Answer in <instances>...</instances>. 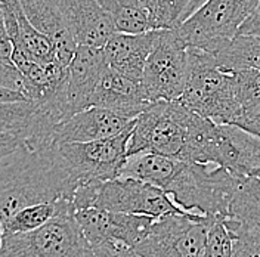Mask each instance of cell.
I'll list each match as a JSON object with an SVG mask.
<instances>
[{
    "mask_svg": "<svg viewBox=\"0 0 260 257\" xmlns=\"http://www.w3.org/2000/svg\"><path fill=\"white\" fill-rule=\"evenodd\" d=\"M188 48L173 28H158L148 56L142 83L151 102L178 101L183 93Z\"/></svg>",
    "mask_w": 260,
    "mask_h": 257,
    "instance_id": "obj_8",
    "label": "cell"
},
{
    "mask_svg": "<svg viewBox=\"0 0 260 257\" xmlns=\"http://www.w3.org/2000/svg\"><path fill=\"white\" fill-rule=\"evenodd\" d=\"M195 114L180 99L152 102L135 118L127 157L151 152L185 160Z\"/></svg>",
    "mask_w": 260,
    "mask_h": 257,
    "instance_id": "obj_3",
    "label": "cell"
},
{
    "mask_svg": "<svg viewBox=\"0 0 260 257\" xmlns=\"http://www.w3.org/2000/svg\"><path fill=\"white\" fill-rule=\"evenodd\" d=\"M12 53H14V43L9 36L6 21H5V14L0 5V58L12 61Z\"/></svg>",
    "mask_w": 260,
    "mask_h": 257,
    "instance_id": "obj_28",
    "label": "cell"
},
{
    "mask_svg": "<svg viewBox=\"0 0 260 257\" xmlns=\"http://www.w3.org/2000/svg\"><path fill=\"white\" fill-rule=\"evenodd\" d=\"M111 16L115 30L120 33H145L154 30L151 15L141 0H96Z\"/></svg>",
    "mask_w": 260,
    "mask_h": 257,
    "instance_id": "obj_20",
    "label": "cell"
},
{
    "mask_svg": "<svg viewBox=\"0 0 260 257\" xmlns=\"http://www.w3.org/2000/svg\"><path fill=\"white\" fill-rule=\"evenodd\" d=\"M2 242H3V225H2V220H0V248H2Z\"/></svg>",
    "mask_w": 260,
    "mask_h": 257,
    "instance_id": "obj_38",
    "label": "cell"
},
{
    "mask_svg": "<svg viewBox=\"0 0 260 257\" xmlns=\"http://www.w3.org/2000/svg\"><path fill=\"white\" fill-rule=\"evenodd\" d=\"M12 101H31V99L21 92L0 86V102H12Z\"/></svg>",
    "mask_w": 260,
    "mask_h": 257,
    "instance_id": "obj_34",
    "label": "cell"
},
{
    "mask_svg": "<svg viewBox=\"0 0 260 257\" xmlns=\"http://www.w3.org/2000/svg\"><path fill=\"white\" fill-rule=\"evenodd\" d=\"M108 68L104 48L77 45L68 64L67 105L70 117L92 107L93 93Z\"/></svg>",
    "mask_w": 260,
    "mask_h": 257,
    "instance_id": "obj_13",
    "label": "cell"
},
{
    "mask_svg": "<svg viewBox=\"0 0 260 257\" xmlns=\"http://www.w3.org/2000/svg\"><path fill=\"white\" fill-rule=\"evenodd\" d=\"M198 213H172L154 220L146 237L133 250L142 257H204L211 222Z\"/></svg>",
    "mask_w": 260,
    "mask_h": 257,
    "instance_id": "obj_6",
    "label": "cell"
},
{
    "mask_svg": "<svg viewBox=\"0 0 260 257\" xmlns=\"http://www.w3.org/2000/svg\"><path fill=\"white\" fill-rule=\"evenodd\" d=\"M95 257H142L139 256L133 248H127V247H102V248H96L93 250Z\"/></svg>",
    "mask_w": 260,
    "mask_h": 257,
    "instance_id": "obj_31",
    "label": "cell"
},
{
    "mask_svg": "<svg viewBox=\"0 0 260 257\" xmlns=\"http://www.w3.org/2000/svg\"><path fill=\"white\" fill-rule=\"evenodd\" d=\"M141 2H142V5L148 9V12L151 15L154 30H158L160 24H161L162 12H164V6H166L167 0H141Z\"/></svg>",
    "mask_w": 260,
    "mask_h": 257,
    "instance_id": "obj_29",
    "label": "cell"
},
{
    "mask_svg": "<svg viewBox=\"0 0 260 257\" xmlns=\"http://www.w3.org/2000/svg\"><path fill=\"white\" fill-rule=\"evenodd\" d=\"M144 83L129 79L108 68L92 98V107L111 110L129 120H135L151 105Z\"/></svg>",
    "mask_w": 260,
    "mask_h": 257,
    "instance_id": "obj_16",
    "label": "cell"
},
{
    "mask_svg": "<svg viewBox=\"0 0 260 257\" xmlns=\"http://www.w3.org/2000/svg\"><path fill=\"white\" fill-rule=\"evenodd\" d=\"M0 257H95V253L76 211H67L30 232L3 234Z\"/></svg>",
    "mask_w": 260,
    "mask_h": 257,
    "instance_id": "obj_5",
    "label": "cell"
},
{
    "mask_svg": "<svg viewBox=\"0 0 260 257\" xmlns=\"http://www.w3.org/2000/svg\"><path fill=\"white\" fill-rule=\"evenodd\" d=\"M253 176L259 177V179H260V167H259V169H257V170H256V173H254V175H253Z\"/></svg>",
    "mask_w": 260,
    "mask_h": 257,
    "instance_id": "obj_39",
    "label": "cell"
},
{
    "mask_svg": "<svg viewBox=\"0 0 260 257\" xmlns=\"http://www.w3.org/2000/svg\"><path fill=\"white\" fill-rule=\"evenodd\" d=\"M204 257H235V234L228 225L226 217H219L211 222Z\"/></svg>",
    "mask_w": 260,
    "mask_h": 257,
    "instance_id": "obj_23",
    "label": "cell"
},
{
    "mask_svg": "<svg viewBox=\"0 0 260 257\" xmlns=\"http://www.w3.org/2000/svg\"><path fill=\"white\" fill-rule=\"evenodd\" d=\"M226 222L235 234V257H260V231L231 217Z\"/></svg>",
    "mask_w": 260,
    "mask_h": 257,
    "instance_id": "obj_25",
    "label": "cell"
},
{
    "mask_svg": "<svg viewBox=\"0 0 260 257\" xmlns=\"http://www.w3.org/2000/svg\"><path fill=\"white\" fill-rule=\"evenodd\" d=\"M206 0H191V5H189V11H188V16L191 15L194 11H197Z\"/></svg>",
    "mask_w": 260,
    "mask_h": 257,
    "instance_id": "obj_37",
    "label": "cell"
},
{
    "mask_svg": "<svg viewBox=\"0 0 260 257\" xmlns=\"http://www.w3.org/2000/svg\"><path fill=\"white\" fill-rule=\"evenodd\" d=\"M214 56L219 67L226 73L245 68L260 70V37L238 34Z\"/></svg>",
    "mask_w": 260,
    "mask_h": 257,
    "instance_id": "obj_21",
    "label": "cell"
},
{
    "mask_svg": "<svg viewBox=\"0 0 260 257\" xmlns=\"http://www.w3.org/2000/svg\"><path fill=\"white\" fill-rule=\"evenodd\" d=\"M244 225H248V226H253L254 229H257L260 231V214H256V216H253L247 223H244Z\"/></svg>",
    "mask_w": 260,
    "mask_h": 257,
    "instance_id": "obj_36",
    "label": "cell"
},
{
    "mask_svg": "<svg viewBox=\"0 0 260 257\" xmlns=\"http://www.w3.org/2000/svg\"><path fill=\"white\" fill-rule=\"evenodd\" d=\"M155 37L157 30L138 34L114 33L104 46L110 68L129 79L142 81L146 61L152 50Z\"/></svg>",
    "mask_w": 260,
    "mask_h": 257,
    "instance_id": "obj_17",
    "label": "cell"
},
{
    "mask_svg": "<svg viewBox=\"0 0 260 257\" xmlns=\"http://www.w3.org/2000/svg\"><path fill=\"white\" fill-rule=\"evenodd\" d=\"M76 219L93 250L102 247L135 248L149 232L155 217L89 207L76 210Z\"/></svg>",
    "mask_w": 260,
    "mask_h": 257,
    "instance_id": "obj_11",
    "label": "cell"
},
{
    "mask_svg": "<svg viewBox=\"0 0 260 257\" xmlns=\"http://www.w3.org/2000/svg\"><path fill=\"white\" fill-rule=\"evenodd\" d=\"M132 130L133 127L107 139L58 145L65 166L79 186L87 182H107L120 177L127 158Z\"/></svg>",
    "mask_w": 260,
    "mask_h": 257,
    "instance_id": "obj_7",
    "label": "cell"
},
{
    "mask_svg": "<svg viewBox=\"0 0 260 257\" xmlns=\"http://www.w3.org/2000/svg\"><path fill=\"white\" fill-rule=\"evenodd\" d=\"M237 126L245 128L247 132L256 135L260 138V113L259 114H250V115H241L235 120Z\"/></svg>",
    "mask_w": 260,
    "mask_h": 257,
    "instance_id": "obj_32",
    "label": "cell"
},
{
    "mask_svg": "<svg viewBox=\"0 0 260 257\" xmlns=\"http://www.w3.org/2000/svg\"><path fill=\"white\" fill-rule=\"evenodd\" d=\"M191 0H167L162 12L160 28H176L188 18Z\"/></svg>",
    "mask_w": 260,
    "mask_h": 257,
    "instance_id": "obj_27",
    "label": "cell"
},
{
    "mask_svg": "<svg viewBox=\"0 0 260 257\" xmlns=\"http://www.w3.org/2000/svg\"><path fill=\"white\" fill-rule=\"evenodd\" d=\"M59 118L36 101L0 102V133L15 136L31 148H46L53 142Z\"/></svg>",
    "mask_w": 260,
    "mask_h": 257,
    "instance_id": "obj_12",
    "label": "cell"
},
{
    "mask_svg": "<svg viewBox=\"0 0 260 257\" xmlns=\"http://www.w3.org/2000/svg\"><path fill=\"white\" fill-rule=\"evenodd\" d=\"M77 186L58 145L31 148L21 144L0 160V220L32 204L73 200Z\"/></svg>",
    "mask_w": 260,
    "mask_h": 257,
    "instance_id": "obj_1",
    "label": "cell"
},
{
    "mask_svg": "<svg viewBox=\"0 0 260 257\" xmlns=\"http://www.w3.org/2000/svg\"><path fill=\"white\" fill-rule=\"evenodd\" d=\"M259 113H260V102H257V104H254V105H251V107L244 108L241 115H250V114H259ZM241 115H240V117H241Z\"/></svg>",
    "mask_w": 260,
    "mask_h": 257,
    "instance_id": "obj_35",
    "label": "cell"
},
{
    "mask_svg": "<svg viewBox=\"0 0 260 257\" xmlns=\"http://www.w3.org/2000/svg\"><path fill=\"white\" fill-rule=\"evenodd\" d=\"M133 126L135 120H129L107 108L90 107L59 123L53 132V142L62 145L107 139Z\"/></svg>",
    "mask_w": 260,
    "mask_h": 257,
    "instance_id": "obj_14",
    "label": "cell"
},
{
    "mask_svg": "<svg viewBox=\"0 0 260 257\" xmlns=\"http://www.w3.org/2000/svg\"><path fill=\"white\" fill-rule=\"evenodd\" d=\"M238 34H244V36H259L260 37V2L257 3L256 9L251 12V15L245 19L240 33Z\"/></svg>",
    "mask_w": 260,
    "mask_h": 257,
    "instance_id": "obj_30",
    "label": "cell"
},
{
    "mask_svg": "<svg viewBox=\"0 0 260 257\" xmlns=\"http://www.w3.org/2000/svg\"><path fill=\"white\" fill-rule=\"evenodd\" d=\"M197 163L222 167L234 176H253L260 167V138L229 123H213Z\"/></svg>",
    "mask_w": 260,
    "mask_h": 257,
    "instance_id": "obj_9",
    "label": "cell"
},
{
    "mask_svg": "<svg viewBox=\"0 0 260 257\" xmlns=\"http://www.w3.org/2000/svg\"><path fill=\"white\" fill-rule=\"evenodd\" d=\"M67 211H76L73 201L67 200V198L32 204V206L18 210L6 220H3L2 222L3 234L30 232V231H34L42 225H45L55 216H58L61 213H67Z\"/></svg>",
    "mask_w": 260,
    "mask_h": 257,
    "instance_id": "obj_19",
    "label": "cell"
},
{
    "mask_svg": "<svg viewBox=\"0 0 260 257\" xmlns=\"http://www.w3.org/2000/svg\"><path fill=\"white\" fill-rule=\"evenodd\" d=\"M231 74L235 97L243 110L260 102V70L245 68Z\"/></svg>",
    "mask_w": 260,
    "mask_h": 257,
    "instance_id": "obj_24",
    "label": "cell"
},
{
    "mask_svg": "<svg viewBox=\"0 0 260 257\" xmlns=\"http://www.w3.org/2000/svg\"><path fill=\"white\" fill-rule=\"evenodd\" d=\"M256 214H260V179L256 176H244L240 179L234 195L229 217L247 223Z\"/></svg>",
    "mask_w": 260,
    "mask_h": 257,
    "instance_id": "obj_22",
    "label": "cell"
},
{
    "mask_svg": "<svg viewBox=\"0 0 260 257\" xmlns=\"http://www.w3.org/2000/svg\"><path fill=\"white\" fill-rule=\"evenodd\" d=\"M22 9L32 25L50 37L56 49V58L68 67L71 62L77 43L65 22L59 0H19Z\"/></svg>",
    "mask_w": 260,
    "mask_h": 257,
    "instance_id": "obj_18",
    "label": "cell"
},
{
    "mask_svg": "<svg viewBox=\"0 0 260 257\" xmlns=\"http://www.w3.org/2000/svg\"><path fill=\"white\" fill-rule=\"evenodd\" d=\"M59 6L77 45L104 48L117 33L111 16L96 0H59Z\"/></svg>",
    "mask_w": 260,
    "mask_h": 257,
    "instance_id": "obj_15",
    "label": "cell"
},
{
    "mask_svg": "<svg viewBox=\"0 0 260 257\" xmlns=\"http://www.w3.org/2000/svg\"><path fill=\"white\" fill-rule=\"evenodd\" d=\"M93 207L155 219L172 213H185L164 189L135 177H117L104 182Z\"/></svg>",
    "mask_w": 260,
    "mask_h": 257,
    "instance_id": "obj_10",
    "label": "cell"
},
{
    "mask_svg": "<svg viewBox=\"0 0 260 257\" xmlns=\"http://www.w3.org/2000/svg\"><path fill=\"white\" fill-rule=\"evenodd\" d=\"M22 144L15 136H9V135H3L0 133V160L3 157H6L8 154L14 152L19 145Z\"/></svg>",
    "mask_w": 260,
    "mask_h": 257,
    "instance_id": "obj_33",
    "label": "cell"
},
{
    "mask_svg": "<svg viewBox=\"0 0 260 257\" xmlns=\"http://www.w3.org/2000/svg\"><path fill=\"white\" fill-rule=\"evenodd\" d=\"M0 86L27 95V81L12 61L0 58Z\"/></svg>",
    "mask_w": 260,
    "mask_h": 257,
    "instance_id": "obj_26",
    "label": "cell"
},
{
    "mask_svg": "<svg viewBox=\"0 0 260 257\" xmlns=\"http://www.w3.org/2000/svg\"><path fill=\"white\" fill-rule=\"evenodd\" d=\"M260 0H206L176 28L186 48L203 49L216 55L238 36L245 19Z\"/></svg>",
    "mask_w": 260,
    "mask_h": 257,
    "instance_id": "obj_4",
    "label": "cell"
},
{
    "mask_svg": "<svg viewBox=\"0 0 260 257\" xmlns=\"http://www.w3.org/2000/svg\"><path fill=\"white\" fill-rule=\"evenodd\" d=\"M180 101L216 123L234 124L243 114L234 92L232 74L223 71L216 56L203 49L188 48L186 81Z\"/></svg>",
    "mask_w": 260,
    "mask_h": 257,
    "instance_id": "obj_2",
    "label": "cell"
}]
</instances>
